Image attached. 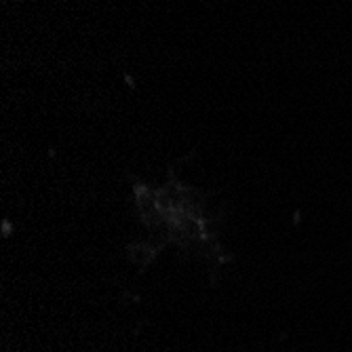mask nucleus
Instances as JSON below:
<instances>
[]
</instances>
